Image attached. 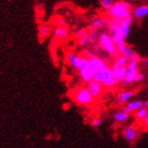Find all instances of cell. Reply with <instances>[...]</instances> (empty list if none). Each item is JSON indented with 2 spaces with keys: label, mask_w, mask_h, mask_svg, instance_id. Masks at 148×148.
Wrapping results in <instances>:
<instances>
[{
  "label": "cell",
  "mask_w": 148,
  "mask_h": 148,
  "mask_svg": "<svg viewBox=\"0 0 148 148\" xmlns=\"http://www.w3.org/2000/svg\"><path fill=\"white\" fill-rule=\"evenodd\" d=\"M107 16L110 19L121 20L132 16V6L125 0L115 1L110 9L107 11Z\"/></svg>",
  "instance_id": "1"
},
{
  "label": "cell",
  "mask_w": 148,
  "mask_h": 148,
  "mask_svg": "<svg viewBox=\"0 0 148 148\" xmlns=\"http://www.w3.org/2000/svg\"><path fill=\"white\" fill-rule=\"evenodd\" d=\"M92 79L100 82L104 86V88H113L118 83V81H116L115 78L113 77L112 70H111V68H109L108 65L106 67L96 71L94 73Z\"/></svg>",
  "instance_id": "2"
},
{
  "label": "cell",
  "mask_w": 148,
  "mask_h": 148,
  "mask_svg": "<svg viewBox=\"0 0 148 148\" xmlns=\"http://www.w3.org/2000/svg\"><path fill=\"white\" fill-rule=\"evenodd\" d=\"M71 97L72 100L78 105L80 106H88L93 103L94 98L93 96L88 91L87 87H79L72 90Z\"/></svg>",
  "instance_id": "3"
},
{
  "label": "cell",
  "mask_w": 148,
  "mask_h": 148,
  "mask_svg": "<svg viewBox=\"0 0 148 148\" xmlns=\"http://www.w3.org/2000/svg\"><path fill=\"white\" fill-rule=\"evenodd\" d=\"M99 43L100 47L103 49V51H105L108 54H109L111 57L116 58L120 55L119 51L117 49V46L116 45V43L111 38V36L109 35L108 33H101L99 37Z\"/></svg>",
  "instance_id": "4"
},
{
  "label": "cell",
  "mask_w": 148,
  "mask_h": 148,
  "mask_svg": "<svg viewBox=\"0 0 148 148\" xmlns=\"http://www.w3.org/2000/svg\"><path fill=\"white\" fill-rule=\"evenodd\" d=\"M77 71H79L81 80L86 83H88V81L92 79L93 75L95 73V71L90 67V65L88 64V59L82 55H81L80 63H79V66Z\"/></svg>",
  "instance_id": "5"
},
{
  "label": "cell",
  "mask_w": 148,
  "mask_h": 148,
  "mask_svg": "<svg viewBox=\"0 0 148 148\" xmlns=\"http://www.w3.org/2000/svg\"><path fill=\"white\" fill-rule=\"evenodd\" d=\"M139 71V63L128 62L127 65V75L121 82L125 85H131L135 83V77Z\"/></svg>",
  "instance_id": "6"
},
{
  "label": "cell",
  "mask_w": 148,
  "mask_h": 148,
  "mask_svg": "<svg viewBox=\"0 0 148 148\" xmlns=\"http://www.w3.org/2000/svg\"><path fill=\"white\" fill-rule=\"evenodd\" d=\"M87 88L90 94L93 96L94 99H98L102 95L103 91H104V86H103L100 82L97 80L91 79L87 83Z\"/></svg>",
  "instance_id": "7"
},
{
  "label": "cell",
  "mask_w": 148,
  "mask_h": 148,
  "mask_svg": "<svg viewBox=\"0 0 148 148\" xmlns=\"http://www.w3.org/2000/svg\"><path fill=\"white\" fill-rule=\"evenodd\" d=\"M123 136L125 141H127L128 143H133L136 141L138 136V130L133 125H127L123 130Z\"/></svg>",
  "instance_id": "8"
},
{
  "label": "cell",
  "mask_w": 148,
  "mask_h": 148,
  "mask_svg": "<svg viewBox=\"0 0 148 148\" xmlns=\"http://www.w3.org/2000/svg\"><path fill=\"white\" fill-rule=\"evenodd\" d=\"M132 16L137 20H142L148 16V5H140L132 8Z\"/></svg>",
  "instance_id": "9"
},
{
  "label": "cell",
  "mask_w": 148,
  "mask_h": 148,
  "mask_svg": "<svg viewBox=\"0 0 148 148\" xmlns=\"http://www.w3.org/2000/svg\"><path fill=\"white\" fill-rule=\"evenodd\" d=\"M111 70H112L113 77L118 82L122 81L125 75H127V66H119L116 62H114L112 67H111Z\"/></svg>",
  "instance_id": "10"
},
{
  "label": "cell",
  "mask_w": 148,
  "mask_h": 148,
  "mask_svg": "<svg viewBox=\"0 0 148 148\" xmlns=\"http://www.w3.org/2000/svg\"><path fill=\"white\" fill-rule=\"evenodd\" d=\"M88 64L90 65V67L92 68V70L96 72L97 71L104 68L107 66V62L105 60H103L102 58H100L98 55H94L91 58L88 59Z\"/></svg>",
  "instance_id": "11"
},
{
  "label": "cell",
  "mask_w": 148,
  "mask_h": 148,
  "mask_svg": "<svg viewBox=\"0 0 148 148\" xmlns=\"http://www.w3.org/2000/svg\"><path fill=\"white\" fill-rule=\"evenodd\" d=\"M53 38L58 41L64 40L69 35V28L68 26H56L53 30Z\"/></svg>",
  "instance_id": "12"
},
{
  "label": "cell",
  "mask_w": 148,
  "mask_h": 148,
  "mask_svg": "<svg viewBox=\"0 0 148 148\" xmlns=\"http://www.w3.org/2000/svg\"><path fill=\"white\" fill-rule=\"evenodd\" d=\"M80 60H81V55H79L76 53H69L67 55H66V62H67V63L71 68H73L76 71L78 70L79 66Z\"/></svg>",
  "instance_id": "13"
},
{
  "label": "cell",
  "mask_w": 148,
  "mask_h": 148,
  "mask_svg": "<svg viewBox=\"0 0 148 148\" xmlns=\"http://www.w3.org/2000/svg\"><path fill=\"white\" fill-rule=\"evenodd\" d=\"M142 107H144V102H142L141 100H130L127 101V105L125 106L123 109L128 114H132L135 113L137 109H139Z\"/></svg>",
  "instance_id": "14"
},
{
  "label": "cell",
  "mask_w": 148,
  "mask_h": 148,
  "mask_svg": "<svg viewBox=\"0 0 148 148\" xmlns=\"http://www.w3.org/2000/svg\"><path fill=\"white\" fill-rule=\"evenodd\" d=\"M133 23V16H129L127 18L125 19H121L119 20V25L121 26L123 34L125 36V38L127 39L129 34H130V30H131V25Z\"/></svg>",
  "instance_id": "15"
},
{
  "label": "cell",
  "mask_w": 148,
  "mask_h": 148,
  "mask_svg": "<svg viewBox=\"0 0 148 148\" xmlns=\"http://www.w3.org/2000/svg\"><path fill=\"white\" fill-rule=\"evenodd\" d=\"M133 96H134V91H132V90L122 91L117 95L116 102L118 104H124V103H127V101H129Z\"/></svg>",
  "instance_id": "16"
},
{
  "label": "cell",
  "mask_w": 148,
  "mask_h": 148,
  "mask_svg": "<svg viewBox=\"0 0 148 148\" xmlns=\"http://www.w3.org/2000/svg\"><path fill=\"white\" fill-rule=\"evenodd\" d=\"M130 117V114H128L127 112L123 110H119V111H116L113 114V118L114 120L117 123H125L127 122Z\"/></svg>",
  "instance_id": "17"
},
{
  "label": "cell",
  "mask_w": 148,
  "mask_h": 148,
  "mask_svg": "<svg viewBox=\"0 0 148 148\" xmlns=\"http://www.w3.org/2000/svg\"><path fill=\"white\" fill-rule=\"evenodd\" d=\"M51 34V28L45 24H42L38 27V36L40 40H45Z\"/></svg>",
  "instance_id": "18"
},
{
  "label": "cell",
  "mask_w": 148,
  "mask_h": 148,
  "mask_svg": "<svg viewBox=\"0 0 148 148\" xmlns=\"http://www.w3.org/2000/svg\"><path fill=\"white\" fill-rule=\"evenodd\" d=\"M117 49H118V51H119L120 54L125 56L127 59L133 54V53H134L133 49L130 46H128L127 44H125V43L120 44V45H117Z\"/></svg>",
  "instance_id": "19"
},
{
  "label": "cell",
  "mask_w": 148,
  "mask_h": 148,
  "mask_svg": "<svg viewBox=\"0 0 148 148\" xmlns=\"http://www.w3.org/2000/svg\"><path fill=\"white\" fill-rule=\"evenodd\" d=\"M104 26L103 25V17H95L88 25V30H99V29Z\"/></svg>",
  "instance_id": "20"
},
{
  "label": "cell",
  "mask_w": 148,
  "mask_h": 148,
  "mask_svg": "<svg viewBox=\"0 0 148 148\" xmlns=\"http://www.w3.org/2000/svg\"><path fill=\"white\" fill-rule=\"evenodd\" d=\"M147 112H148V108H145V106L142 107V108H140L139 109H137L136 112H135V117H136V119L138 122H142L144 120V118L145 117Z\"/></svg>",
  "instance_id": "21"
},
{
  "label": "cell",
  "mask_w": 148,
  "mask_h": 148,
  "mask_svg": "<svg viewBox=\"0 0 148 148\" xmlns=\"http://www.w3.org/2000/svg\"><path fill=\"white\" fill-rule=\"evenodd\" d=\"M77 43H78V45H79V46L86 47V46H88V45H90V44H91V43H92V41H91V39H90V35H88V34L86 36L82 37V38L78 39Z\"/></svg>",
  "instance_id": "22"
},
{
  "label": "cell",
  "mask_w": 148,
  "mask_h": 148,
  "mask_svg": "<svg viewBox=\"0 0 148 148\" xmlns=\"http://www.w3.org/2000/svg\"><path fill=\"white\" fill-rule=\"evenodd\" d=\"M115 3V0H99V4L101 5V7L105 11H108V9H110L112 5Z\"/></svg>",
  "instance_id": "23"
},
{
  "label": "cell",
  "mask_w": 148,
  "mask_h": 148,
  "mask_svg": "<svg viewBox=\"0 0 148 148\" xmlns=\"http://www.w3.org/2000/svg\"><path fill=\"white\" fill-rule=\"evenodd\" d=\"M88 28H79L78 29V30L75 32V34H74V35H75V38L78 40L79 38H82V37L86 36L88 34Z\"/></svg>",
  "instance_id": "24"
},
{
  "label": "cell",
  "mask_w": 148,
  "mask_h": 148,
  "mask_svg": "<svg viewBox=\"0 0 148 148\" xmlns=\"http://www.w3.org/2000/svg\"><path fill=\"white\" fill-rule=\"evenodd\" d=\"M115 62L117 65H119V66H127V62H128V59L125 57V56L120 54L119 56L116 58Z\"/></svg>",
  "instance_id": "25"
},
{
  "label": "cell",
  "mask_w": 148,
  "mask_h": 148,
  "mask_svg": "<svg viewBox=\"0 0 148 148\" xmlns=\"http://www.w3.org/2000/svg\"><path fill=\"white\" fill-rule=\"evenodd\" d=\"M99 34H100L99 30H90L88 31V35H90L92 42H95L96 41L99 40Z\"/></svg>",
  "instance_id": "26"
},
{
  "label": "cell",
  "mask_w": 148,
  "mask_h": 148,
  "mask_svg": "<svg viewBox=\"0 0 148 148\" xmlns=\"http://www.w3.org/2000/svg\"><path fill=\"white\" fill-rule=\"evenodd\" d=\"M142 58L140 57V55L136 53H133V54L128 58V62H136V63H140L141 62Z\"/></svg>",
  "instance_id": "27"
},
{
  "label": "cell",
  "mask_w": 148,
  "mask_h": 148,
  "mask_svg": "<svg viewBox=\"0 0 148 148\" xmlns=\"http://www.w3.org/2000/svg\"><path fill=\"white\" fill-rule=\"evenodd\" d=\"M55 25L56 26H66L67 25V21L63 16H58L55 20Z\"/></svg>",
  "instance_id": "28"
},
{
  "label": "cell",
  "mask_w": 148,
  "mask_h": 148,
  "mask_svg": "<svg viewBox=\"0 0 148 148\" xmlns=\"http://www.w3.org/2000/svg\"><path fill=\"white\" fill-rule=\"evenodd\" d=\"M145 75L144 72H140L138 71L136 73V75L135 77V83H139V82H142V81L145 79Z\"/></svg>",
  "instance_id": "29"
},
{
  "label": "cell",
  "mask_w": 148,
  "mask_h": 148,
  "mask_svg": "<svg viewBox=\"0 0 148 148\" xmlns=\"http://www.w3.org/2000/svg\"><path fill=\"white\" fill-rule=\"evenodd\" d=\"M101 123H102V121L99 117H94L90 121V125L93 127H99L101 125Z\"/></svg>",
  "instance_id": "30"
},
{
  "label": "cell",
  "mask_w": 148,
  "mask_h": 148,
  "mask_svg": "<svg viewBox=\"0 0 148 148\" xmlns=\"http://www.w3.org/2000/svg\"><path fill=\"white\" fill-rule=\"evenodd\" d=\"M81 55L88 58V59H90L92 56H94L95 53H94V51L92 50H90V49H84L83 51H82V53H81Z\"/></svg>",
  "instance_id": "31"
},
{
  "label": "cell",
  "mask_w": 148,
  "mask_h": 148,
  "mask_svg": "<svg viewBox=\"0 0 148 148\" xmlns=\"http://www.w3.org/2000/svg\"><path fill=\"white\" fill-rule=\"evenodd\" d=\"M142 122H143L144 127H146V128H148V112H147V114H146L145 117L144 118V120H143Z\"/></svg>",
  "instance_id": "32"
},
{
  "label": "cell",
  "mask_w": 148,
  "mask_h": 148,
  "mask_svg": "<svg viewBox=\"0 0 148 148\" xmlns=\"http://www.w3.org/2000/svg\"><path fill=\"white\" fill-rule=\"evenodd\" d=\"M141 63L145 66V67H148V59L147 58H144L141 60Z\"/></svg>",
  "instance_id": "33"
},
{
  "label": "cell",
  "mask_w": 148,
  "mask_h": 148,
  "mask_svg": "<svg viewBox=\"0 0 148 148\" xmlns=\"http://www.w3.org/2000/svg\"><path fill=\"white\" fill-rule=\"evenodd\" d=\"M144 106H145V108H148V99H147V100H145V102H144Z\"/></svg>",
  "instance_id": "34"
},
{
  "label": "cell",
  "mask_w": 148,
  "mask_h": 148,
  "mask_svg": "<svg viewBox=\"0 0 148 148\" xmlns=\"http://www.w3.org/2000/svg\"><path fill=\"white\" fill-rule=\"evenodd\" d=\"M127 2H133V1H139V0H125Z\"/></svg>",
  "instance_id": "35"
}]
</instances>
